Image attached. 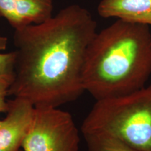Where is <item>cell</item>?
Wrapping results in <instances>:
<instances>
[{
  "label": "cell",
  "mask_w": 151,
  "mask_h": 151,
  "mask_svg": "<svg viewBox=\"0 0 151 151\" xmlns=\"http://www.w3.org/2000/svg\"><path fill=\"white\" fill-rule=\"evenodd\" d=\"M97 27L88 9L71 4L46 21L15 29L14 78L9 96L35 107L58 108L76 100L85 92L83 67Z\"/></svg>",
  "instance_id": "6da1fadb"
},
{
  "label": "cell",
  "mask_w": 151,
  "mask_h": 151,
  "mask_svg": "<svg viewBox=\"0 0 151 151\" xmlns=\"http://www.w3.org/2000/svg\"><path fill=\"white\" fill-rule=\"evenodd\" d=\"M150 75V26L117 20L90 42L82 83L85 91L99 101L141 89Z\"/></svg>",
  "instance_id": "7a4b0ae2"
},
{
  "label": "cell",
  "mask_w": 151,
  "mask_h": 151,
  "mask_svg": "<svg viewBox=\"0 0 151 151\" xmlns=\"http://www.w3.org/2000/svg\"><path fill=\"white\" fill-rule=\"evenodd\" d=\"M81 131L103 132L136 151H151V86L122 97L96 101Z\"/></svg>",
  "instance_id": "3957f363"
},
{
  "label": "cell",
  "mask_w": 151,
  "mask_h": 151,
  "mask_svg": "<svg viewBox=\"0 0 151 151\" xmlns=\"http://www.w3.org/2000/svg\"><path fill=\"white\" fill-rule=\"evenodd\" d=\"M80 136L73 117L53 107H35L23 151H78Z\"/></svg>",
  "instance_id": "277c9868"
},
{
  "label": "cell",
  "mask_w": 151,
  "mask_h": 151,
  "mask_svg": "<svg viewBox=\"0 0 151 151\" xmlns=\"http://www.w3.org/2000/svg\"><path fill=\"white\" fill-rule=\"evenodd\" d=\"M9 101L6 116L0 120V151H20L32 122L35 106L21 98Z\"/></svg>",
  "instance_id": "5b68a950"
},
{
  "label": "cell",
  "mask_w": 151,
  "mask_h": 151,
  "mask_svg": "<svg viewBox=\"0 0 151 151\" xmlns=\"http://www.w3.org/2000/svg\"><path fill=\"white\" fill-rule=\"evenodd\" d=\"M54 0H0V17L14 29L39 24L52 16Z\"/></svg>",
  "instance_id": "8992f818"
},
{
  "label": "cell",
  "mask_w": 151,
  "mask_h": 151,
  "mask_svg": "<svg viewBox=\"0 0 151 151\" xmlns=\"http://www.w3.org/2000/svg\"><path fill=\"white\" fill-rule=\"evenodd\" d=\"M97 13L104 18L151 26V0H101Z\"/></svg>",
  "instance_id": "52a82bcc"
},
{
  "label": "cell",
  "mask_w": 151,
  "mask_h": 151,
  "mask_svg": "<svg viewBox=\"0 0 151 151\" xmlns=\"http://www.w3.org/2000/svg\"><path fill=\"white\" fill-rule=\"evenodd\" d=\"M88 151H136L119 139L103 132L83 133Z\"/></svg>",
  "instance_id": "ba28073f"
},
{
  "label": "cell",
  "mask_w": 151,
  "mask_h": 151,
  "mask_svg": "<svg viewBox=\"0 0 151 151\" xmlns=\"http://www.w3.org/2000/svg\"><path fill=\"white\" fill-rule=\"evenodd\" d=\"M16 51L1 52L0 51V82L8 84L12 83L14 78Z\"/></svg>",
  "instance_id": "9c48e42d"
},
{
  "label": "cell",
  "mask_w": 151,
  "mask_h": 151,
  "mask_svg": "<svg viewBox=\"0 0 151 151\" xmlns=\"http://www.w3.org/2000/svg\"><path fill=\"white\" fill-rule=\"evenodd\" d=\"M9 88L8 84L0 82V113H6L9 109V101L6 100Z\"/></svg>",
  "instance_id": "30bf717a"
},
{
  "label": "cell",
  "mask_w": 151,
  "mask_h": 151,
  "mask_svg": "<svg viewBox=\"0 0 151 151\" xmlns=\"http://www.w3.org/2000/svg\"><path fill=\"white\" fill-rule=\"evenodd\" d=\"M7 43H8L7 38L0 35V51L6 50L7 46Z\"/></svg>",
  "instance_id": "8fae6325"
}]
</instances>
